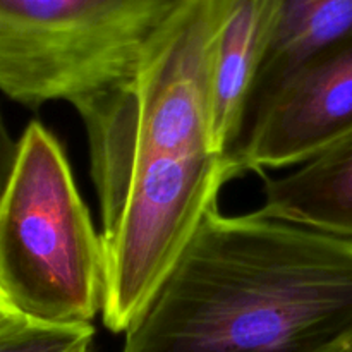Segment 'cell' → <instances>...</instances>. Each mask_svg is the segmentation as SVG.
<instances>
[{
  "label": "cell",
  "mask_w": 352,
  "mask_h": 352,
  "mask_svg": "<svg viewBox=\"0 0 352 352\" xmlns=\"http://www.w3.org/2000/svg\"><path fill=\"white\" fill-rule=\"evenodd\" d=\"M229 3L177 0L133 86L86 127L105 251L102 320L112 333L140 318L236 177L210 129V57Z\"/></svg>",
  "instance_id": "obj_1"
},
{
  "label": "cell",
  "mask_w": 352,
  "mask_h": 352,
  "mask_svg": "<svg viewBox=\"0 0 352 352\" xmlns=\"http://www.w3.org/2000/svg\"><path fill=\"white\" fill-rule=\"evenodd\" d=\"M352 336V241L210 210L120 352H337Z\"/></svg>",
  "instance_id": "obj_2"
},
{
  "label": "cell",
  "mask_w": 352,
  "mask_h": 352,
  "mask_svg": "<svg viewBox=\"0 0 352 352\" xmlns=\"http://www.w3.org/2000/svg\"><path fill=\"white\" fill-rule=\"evenodd\" d=\"M0 294L24 320L91 325L102 315L105 251L64 146L28 124L0 196Z\"/></svg>",
  "instance_id": "obj_3"
},
{
  "label": "cell",
  "mask_w": 352,
  "mask_h": 352,
  "mask_svg": "<svg viewBox=\"0 0 352 352\" xmlns=\"http://www.w3.org/2000/svg\"><path fill=\"white\" fill-rule=\"evenodd\" d=\"M177 0H0V93L71 103L82 122L133 86Z\"/></svg>",
  "instance_id": "obj_4"
},
{
  "label": "cell",
  "mask_w": 352,
  "mask_h": 352,
  "mask_svg": "<svg viewBox=\"0 0 352 352\" xmlns=\"http://www.w3.org/2000/svg\"><path fill=\"white\" fill-rule=\"evenodd\" d=\"M352 133V36L296 67L254 109L234 174L302 165Z\"/></svg>",
  "instance_id": "obj_5"
},
{
  "label": "cell",
  "mask_w": 352,
  "mask_h": 352,
  "mask_svg": "<svg viewBox=\"0 0 352 352\" xmlns=\"http://www.w3.org/2000/svg\"><path fill=\"white\" fill-rule=\"evenodd\" d=\"M278 19V0H230L210 57L213 148L232 164ZM236 175V174H234Z\"/></svg>",
  "instance_id": "obj_6"
},
{
  "label": "cell",
  "mask_w": 352,
  "mask_h": 352,
  "mask_svg": "<svg viewBox=\"0 0 352 352\" xmlns=\"http://www.w3.org/2000/svg\"><path fill=\"white\" fill-rule=\"evenodd\" d=\"M263 191L261 215L352 241V133Z\"/></svg>",
  "instance_id": "obj_7"
},
{
  "label": "cell",
  "mask_w": 352,
  "mask_h": 352,
  "mask_svg": "<svg viewBox=\"0 0 352 352\" xmlns=\"http://www.w3.org/2000/svg\"><path fill=\"white\" fill-rule=\"evenodd\" d=\"M349 36L352 0H278L277 28L251 95L246 122L296 67Z\"/></svg>",
  "instance_id": "obj_8"
},
{
  "label": "cell",
  "mask_w": 352,
  "mask_h": 352,
  "mask_svg": "<svg viewBox=\"0 0 352 352\" xmlns=\"http://www.w3.org/2000/svg\"><path fill=\"white\" fill-rule=\"evenodd\" d=\"M93 325L54 327L23 320L0 333V352H91Z\"/></svg>",
  "instance_id": "obj_9"
},
{
  "label": "cell",
  "mask_w": 352,
  "mask_h": 352,
  "mask_svg": "<svg viewBox=\"0 0 352 352\" xmlns=\"http://www.w3.org/2000/svg\"><path fill=\"white\" fill-rule=\"evenodd\" d=\"M17 157V141L12 140L10 133L7 131L6 120H3L2 112H0V196L6 189L7 181L10 177L14 164Z\"/></svg>",
  "instance_id": "obj_10"
},
{
  "label": "cell",
  "mask_w": 352,
  "mask_h": 352,
  "mask_svg": "<svg viewBox=\"0 0 352 352\" xmlns=\"http://www.w3.org/2000/svg\"><path fill=\"white\" fill-rule=\"evenodd\" d=\"M23 316L17 315L12 308H10L9 302L6 301L2 294H0V333H3L6 330H9L10 327L17 325L19 322H23Z\"/></svg>",
  "instance_id": "obj_11"
},
{
  "label": "cell",
  "mask_w": 352,
  "mask_h": 352,
  "mask_svg": "<svg viewBox=\"0 0 352 352\" xmlns=\"http://www.w3.org/2000/svg\"><path fill=\"white\" fill-rule=\"evenodd\" d=\"M337 352H352V336L349 337V340H347V342L344 344V346L340 347V349Z\"/></svg>",
  "instance_id": "obj_12"
}]
</instances>
